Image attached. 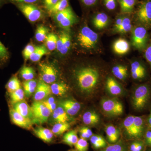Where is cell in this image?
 I'll return each instance as SVG.
<instances>
[{"label":"cell","instance_id":"1","mask_svg":"<svg viewBox=\"0 0 151 151\" xmlns=\"http://www.w3.org/2000/svg\"><path fill=\"white\" fill-rule=\"evenodd\" d=\"M73 77L80 92L87 97L96 96L100 91L102 74L100 68L94 65H87L76 68Z\"/></svg>","mask_w":151,"mask_h":151},{"label":"cell","instance_id":"2","mask_svg":"<svg viewBox=\"0 0 151 151\" xmlns=\"http://www.w3.org/2000/svg\"><path fill=\"white\" fill-rule=\"evenodd\" d=\"M146 116H129L122 123V130L124 138L127 140L143 139L147 129Z\"/></svg>","mask_w":151,"mask_h":151},{"label":"cell","instance_id":"3","mask_svg":"<svg viewBox=\"0 0 151 151\" xmlns=\"http://www.w3.org/2000/svg\"><path fill=\"white\" fill-rule=\"evenodd\" d=\"M132 108L137 112H142L151 102V85L149 83L138 84L132 90L131 97Z\"/></svg>","mask_w":151,"mask_h":151},{"label":"cell","instance_id":"4","mask_svg":"<svg viewBox=\"0 0 151 151\" xmlns=\"http://www.w3.org/2000/svg\"><path fill=\"white\" fill-rule=\"evenodd\" d=\"M100 105L103 113L109 116H119L124 113L123 104L116 97H104L100 100Z\"/></svg>","mask_w":151,"mask_h":151},{"label":"cell","instance_id":"5","mask_svg":"<svg viewBox=\"0 0 151 151\" xmlns=\"http://www.w3.org/2000/svg\"><path fill=\"white\" fill-rule=\"evenodd\" d=\"M77 41L80 46L86 50L95 48L98 42V34L88 26H84L78 32Z\"/></svg>","mask_w":151,"mask_h":151},{"label":"cell","instance_id":"6","mask_svg":"<svg viewBox=\"0 0 151 151\" xmlns=\"http://www.w3.org/2000/svg\"><path fill=\"white\" fill-rule=\"evenodd\" d=\"M148 34L145 27L139 26L133 29L132 35V45L139 50H145L147 45Z\"/></svg>","mask_w":151,"mask_h":151},{"label":"cell","instance_id":"7","mask_svg":"<svg viewBox=\"0 0 151 151\" xmlns=\"http://www.w3.org/2000/svg\"><path fill=\"white\" fill-rule=\"evenodd\" d=\"M33 124H42L48 121L51 114L42 101H35L31 106Z\"/></svg>","mask_w":151,"mask_h":151},{"label":"cell","instance_id":"8","mask_svg":"<svg viewBox=\"0 0 151 151\" xmlns=\"http://www.w3.org/2000/svg\"><path fill=\"white\" fill-rule=\"evenodd\" d=\"M16 6L29 22H35L43 17L41 9L33 4H18Z\"/></svg>","mask_w":151,"mask_h":151},{"label":"cell","instance_id":"9","mask_svg":"<svg viewBox=\"0 0 151 151\" xmlns=\"http://www.w3.org/2000/svg\"><path fill=\"white\" fill-rule=\"evenodd\" d=\"M137 18L143 26L151 27V0L141 4L137 12Z\"/></svg>","mask_w":151,"mask_h":151},{"label":"cell","instance_id":"10","mask_svg":"<svg viewBox=\"0 0 151 151\" xmlns=\"http://www.w3.org/2000/svg\"><path fill=\"white\" fill-rule=\"evenodd\" d=\"M40 79L48 84L56 81L58 77L57 70L53 65L46 63H40L39 65Z\"/></svg>","mask_w":151,"mask_h":151},{"label":"cell","instance_id":"11","mask_svg":"<svg viewBox=\"0 0 151 151\" xmlns=\"http://www.w3.org/2000/svg\"><path fill=\"white\" fill-rule=\"evenodd\" d=\"M105 84L106 91L111 96L116 97L124 95V90L123 86L112 76L107 77Z\"/></svg>","mask_w":151,"mask_h":151},{"label":"cell","instance_id":"12","mask_svg":"<svg viewBox=\"0 0 151 151\" xmlns=\"http://www.w3.org/2000/svg\"><path fill=\"white\" fill-rule=\"evenodd\" d=\"M131 73L132 78L135 81H142L147 77L145 66L139 60H134L131 63Z\"/></svg>","mask_w":151,"mask_h":151},{"label":"cell","instance_id":"13","mask_svg":"<svg viewBox=\"0 0 151 151\" xmlns=\"http://www.w3.org/2000/svg\"><path fill=\"white\" fill-rule=\"evenodd\" d=\"M52 94L51 88L49 84L40 79L34 95L35 101H42L49 97Z\"/></svg>","mask_w":151,"mask_h":151},{"label":"cell","instance_id":"14","mask_svg":"<svg viewBox=\"0 0 151 151\" xmlns=\"http://www.w3.org/2000/svg\"><path fill=\"white\" fill-rule=\"evenodd\" d=\"M59 105L71 117L77 115L81 108V104L76 100L71 98L61 100L60 102Z\"/></svg>","mask_w":151,"mask_h":151},{"label":"cell","instance_id":"15","mask_svg":"<svg viewBox=\"0 0 151 151\" xmlns=\"http://www.w3.org/2000/svg\"><path fill=\"white\" fill-rule=\"evenodd\" d=\"M9 113L11 121L15 125L27 130L32 127L33 123L31 120L22 116L13 109L10 110Z\"/></svg>","mask_w":151,"mask_h":151},{"label":"cell","instance_id":"16","mask_svg":"<svg viewBox=\"0 0 151 151\" xmlns=\"http://www.w3.org/2000/svg\"><path fill=\"white\" fill-rule=\"evenodd\" d=\"M82 122L87 127H95L100 122V115L94 110L85 112L82 116Z\"/></svg>","mask_w":151,"mask_h":151},{"label":"cell","instance_id":"17","mask_svg":"<svg viewBox=\"0 0 151 151\" xmlns=\"http://www.w3.org/2000/svg\"><path fill=\"white\" fill-rule=\"evenodd\" d=\"M13 109L22 116L33 122V116L31 107L25 101H21L14 104Z\"/></svg>","mask_w":151,"mask_h":151},{"label":"cell","instance_id":"18","mask_svg":"<svg viewBox=\"0 0 151 151\" xmlns=\"http://www.w3.org/2000/svg\"><path fill=\"white\" fill-rule=\"evenodd\" d=\"M52 119L55 123H69L73 121L72 117L68 115L59 105L52 113Z\"/></svg>","mask_w":151,"mask_h":151},{"label":"cell","instance_id":"19","mask_svg":"<svg viewBox=\"0 0 151 151\" xmlns=\"http://www.w3.org/2000/svg\"><path fill=\"white\" fill-rule=\"evenodd\" d=\"M105 132L107 140L110 144L116 143L120 139L121 131L112 124L106 126Z\"/></svg>","mask_w":151,"mask_h":151},{"label":"cell","instance_id":"20","mask_svg":"<svg viewBox=\"0 0 151 151\" xmlns=\"http://www.w3.org/2000/svg\"><path fill=\"white\" fill-rule=\"evenodd\" d=\"M113 49L116 54L119 55L126 54L129 51V43L124 39H118L113 43Z\"/></svg>","mask_w":151,"mask_h":151},{"label":"cell","instance_id":"21","mask_svg":"<svg viewBox=\"0 0 151 151\" xmlns=\"http://www.w3.org/2000/svg\"><path fill=\"white\" fill-rule=\"evenodd\" d=\"M34 133L37 138L46 143L51 142L53 135L51 130L42 127H37L33 130Z\"/></svg>","mask_w":151,"mask_h":151},{"label":"cell","instance_id":"22","mask_svg":"<svg viewBox=\"0 0 151 151\" xmlns=\"http://www.w3.org/2000/svg\"><path fill=\"white\" fill-rule=\"evenodd\" d=\"M108 22L109 17L104 13L97 14L93 19V24L94 27L99 29L105 28L108 25Z\"/></svg>","mask_w":151,"mask_h":151},{"label":"cell","instance_id":"23","mask_svg":"<svg viewBox=\"0 0 151 151\" xmlns=\"http://www.w3.org/2000/svg\"><path fill=\"white\" fill-rule=\"evenodd\" d=\"M52 94L58 96H62L65 95L68 92V86L64 82H55L50 85Z\"/></svg>","mask_w":151,"mask_h":151},{"label":"cell","instance_id":"24","mask_svg":"<svg viewBox=\"0 0 151 151\" xmlns=\"http://www.w3.org/2000/svg\"><path fill=\"white\" fill-rule=\"evenodd\" d=\"M98 151H128V144L123 139H120L116 142L110 144Z\"/></svg>","mask_w":151,"mask_h":151},{"label":"cell","instance_id":"25","mask_svg":"<svg viewBox=\"0 0 151 151\" xmlns=\"http://www.w3.org/2000/svg\"><path fill=\"white\" fill-rule=\"evenodd\" d=\"M113 75L119 80L124 81L128 76V69L127 66L121 64L113 66L112 69Z\"/></svg>","mask_w":151,"mask_h":151},{"label":"cell","instance_id":"26","mask_svg":"<svg viewBox=\"0 0 151 151\" xmlns=\"http://www.w3.org/2000/svg\"><path fill=\"white\" fill-rule=\"evenodd\" d=\"M89 140L92 147L95 150H101L108 145L107 141L101 135L93 134Z\"/></svg>","mask_w":151,"mask_h":151},{"label":"cell","instance_id":"27","mask_svg":"<svg viewBox=\"0 0 151 151\" xmlns=\"http://www.w3.org/2000/svg\"><path fill=\"white\" fill-rule=\"evenodd\" d=\"M48 53V50L45 45H41L35 47L34 51L30 57L29 59L32 62H37L42 58Z\"/></svg>","mask_w":151,"mask_h":151},{"label":"cell","instance_id":"28","mask_svg":"<svg viewBox=\"0 0 151 151\" xmlns=\"http://www.w3.org/2000/svg\"><path fill=\"white\" fill-rule=\"evenodd\" d=\"M78 139L76 131L72 130L65 134L63 137L62 141L64 144L70 147H72L75 146Z\"/></svg>","mask_w":151,"mask_h":151},{"label":"cell","instance_id":"29","mask_svg":"<svg viewBox=\"0 0 151 151\" xmlns=\"http://www.w3.org/2000/svg\"><path fill=\"white\" fill-rule=\"evenodd\" d=\"M128 145V151H145L147 147L143 139L129 141Z\"/></svg>","mask_w":151,"mask_h":151},{"label":"cell","instance_id":"30","mask_svg":"<svg viewBox=\"0 0 151 151\" xmlns=\"http://www.w3.org/2000/svg\"><path fill=\"white\" fill-rule=\"evenodd\" d=\"M38 82L35 79L25 81L23 83L24 91L25 96L29 97L34 94L37 86Z\"/></svg>","mask_w":151,"mask_h":151},{"label":"cell","instance_id":"31","mask_svg":"<svg viewBox=\"0 0 151 151\" xmlns=\"http://www.w3.org/2000/svg\"><path fill=\"white\" fill-rule=\"evenodd\" d=\"M77 20V18L74 14H73L60 21L58 24L60 27L68 31L70 29V27L76 22Z\"/></svg>","mask_w":151,"mask_h":151},{"label":"cell","instance_id":"32","mask_svg":"<svg viewBox=\"0 0 151 151\" xmlns=\"http://www.w3.org/2000/svg\"><path fill=\"white\" fill-rule=\"evenodd\" d=\"M58 36L53 33H50L45 38V46L50 51H53L56 49Z\"/></svg>","mask_w":151,"mask_h":151},{"label":"cell","instance_id":"33","mask_svg":"<svg viewBox=\"0 0 151 151\" xmlns=\"http://www.w3.org/2000/svg\"><path fill=\"white\" fill-rule=\"evenodd\" d=\"M68 6L69 0H59L52 8L49 10L48 12L50 14L53 16L59 12L64 10Z\"/></svg>","mask_w":151,"mask_h":151},{"label":"cell","instance_id":"34","mask_svg":"<svg viewBox=\"0 0 151 151\" xmlns=\"http://www.w3.org/2000/svg\"><path fill=\"white\" fill-rule=\"evenodd\" d=\"M70 128L69 123H55L52 127L51 131L54 134L59 136L67 132Z\"/></svg>","mask_w":151,"mask_h":151},{"label":"cell","instance_id":"35","mask_svg":"<svg viewBox=\"0 0 151 151\" xmlns=\"http://www.w3.org/2000/svg\"><path fill=\"white\" fill-rule=\"evenodd\" d=\"M49 34V29L47 27L42 25L37 27L35 34L36 40L39 42L45 41L46 37Z\"/></svg>","mask_w":151,"mask_h":151},{"label":"cell","instance_id":"36","mask_svg":"<svg viewBox=\"0 0 151 151\" xmlns=\"http://www.w3.org/2000/svg\"><path fill=\"white\" fill-rule=\"evenodd\" d=\"M119 2L122 12L127 13L133 11L136 0H119Z\"/></svg>","mask_w":151,"mask_h":151},{"label":"cell","instance_id":"37","mask_svg":"<svg viewBox=\"0 0 151 151\" xmlns=\"http://www.w3.org/2000/svg\"><path fill=\"white\" fill-rule=\"evenodd\" d=\"M20 74L22 78L25 81H29L34 79L35 76V72L32 67L26 66H24L21 69Z\"/></svg>","mask_w":151,"mask_h":151},{"label":"cell","instance_id":"38","mask_svg":"<svg viewBox=\"0 0 151 151\" xmlns=\"http://www.w3.org/2000/svg\"><path fill=\"white\" fill-rule=\"evenodd\" d=\"M10 99L13 105L24 100L25 94L24 91L21 88L9 93Z\"/></svg>","mask_w":151,"mask_h":151},{"label":"cell","instance_id":"39","mask_svg":"<svg viewBox=\"0 0 151 151\" xmlns=\"http://www.w3.org/2000/svg\"><path fill=\"white\" fill-rule=\"evenodd\" d=\"M21 88L20 82L16 76H12L6 85V89L9 93L14 92Z\"/></svg>","mask_w":151,"mask_h":151},{"label":"cell","instance_id":"40","mask_svg":"<svg viewBox=\"0 0 151 151\" xmlns=\"http://www.w3.org/2000/svg\"><path fill=\"white\" fill-rule=\"evenodd\" d=\"M132 25L131 19L128 17H123L122 24L120 28L116 32L120 34H126L132 30Z\"/></svg>","mask_w":151,"mask_h":151},{"label":"cell","instance_id":"41","mask_svg":"<svg viewBox=\"0 0 151 151\" xmlns=\"http://www.w3.org/2000/svg\"><path fill=\"white\" fill-rule=\"evenodd\" d=\"M73 14H74V13L73 12L72 9L69 6L64 10L59 12L55 14L53 16L55 20L57 23H58L63 19Z\"/></svg>","mask_w":151,"mask_h":151},{"label":"cell","instance_id":"42","mask_svg":"<svg viewBox=\"0 0 151 151\" xmlns=\"http://www.w3.org/2000/svg\"><path fill=\"white\" fill-rule=\"evenodd\" d=\"M71 45V36L69 33L65 31V40L61 51L60 53L62 55L67 54L70 50Z\"/></svg>","mask_w":151,"mask_h":151},{"label":"cell","instance_id":"43","mask_svg":"<svg viewBox=\"0 0 151 151\" xmlns=\"http://www.w3.org/2000/svg\"><path fill=\"white\" fill-rule=\"evenodd\" d=\"M9 57L8 50L0 41V65L5 63L9 59Z\"/></svg>","mask_w":151,"mask_h":151},{"label":"cell","instance_id":"44","mask_svg":"<svg viewBox=\"0 0 151 151\" xmlns=\"http://www.w3.org/2000/svg\"><path fill=\"white\" fill-rule=\"evenodd\" d=\"M89 143L87 140L82 138L78 139V142L74 146L75 150L77 151H88L89 149Z\"/></svg>","mask_w":151,"mask_h":151},{"label":"cell","instance_id":"45","mask_svg":"<svg viewBox=\"0 0 151 151\" xmlns=\"http://www.w3.org/2000/svg\"><path fill=\"white\" fill-rule=\"evenodd\" d=\"M47 108L52 113L57 108L56 101L54 97H49L42 101Z\"/></svg>","mask_w":151,"mask_h":151},{"label":"cell","instance_id":"46","mask_svg":"<svg viewBox=\"0 0 151 151\" xmlns=\"http://www.w3.org/2000/svg\"><path fill=\"white\" fill-rule=\"evenodd\" d=\"M79 134L80 138L86 139L89 140L93 135L91 129L88 127H81L79 129Z\"/></svg>","mask_w":151,"mask_h":151},{"label":"cell","instance_id":"47","mask_svg":"<svg viewBox=\"0 0 151 151\" xmlns=\"http://www.w3.org/2000/svg\"><path fill=\"white\" fill-rule=\"evenodd\" d=\"M35 46L31 44H28L23 51V55L25 60L29 59L30 57L34 51Z\"/></svg>","mask_w":151,"mask_h":151},{"label":"cell","instance_id":"48","mask_svg":"<svg viewBox=\"0 0 151 151\" xmlns=\"http://www.w3.org/2000/svg\"><path fill=\"white\" fill-rule=\"evenodd\" d=\"M65 31L62 32L60 33V35L58 36L57 43L56 49L58 51L60 52L63 48L64 40H65Z\"/></svg>","mask_w":151,"mask_h":151},{"label":"cell","instance_id":"49","mask_svg":"<svg viewBox=\"0 0 151 151\" xmlns=\"http://www.w3.org/2000/svg\"><path fill=\"white\" fill-rule=\"evenodd\" d=\"M143 140L147 147L151 148V129H147L144 134Z\"/></svg>","mask_w":151,"mask_h":151},{"label":"cell","instance_id":"50","mask_svg":"<svg viewBox=\"0 0 151 151\" xmlns=\"http://www.w3.org/2000/svg\"><path fill=\"white\" fill-rule=\"evenodd\" d=\"M145 57L149 63L151 70V43L147 45L145 50Z\"/></svg>","mask_w":151,"mask_h":151},{"label":"cell","instance_id":"51","mask_svg":"<svg viewBox=\"0 0 151 151\" xmlns=\"http://www.w3.org/2000/svg\"><path fill=\"white\" fill-rule=\"evenodd\" d=\"M58 1L59 0H42L44 7L48 11L52 8Z\"/></svg>","mask_w":151,"mask_h":151},{"label":"cell","instance_id":"52","mask_svg":"<svg viewBox=\"0 0 151 151\" xmlns=\"http://www.w3.org/2000/svg\"><path fill=\"white\" fill-rule=\"evenodd\" d=\"M104 4L109 10H113L116 6V0H104Z\"/></svg>","mask_w":151,"mask_h":151},{"label":"cell","instance_id":"53","mask_svg":"<svg viewBox=\"0 0 151 151\" xmlns=\"http://www.w3.org/2000/svg\"><path fill=\"white\" fill-rule=\"evenodd\" d=\"M9 2L15 4H33L37 2L39 0H8Z\"/></svg>","mask_w":151,"mask_h":151},{"label":"cell","instance_id":"54","mask_svg":"<svg viewBox=\"0 0 151 151\" xmlns=\"http://www.w3.org/2000/svg\"><path fill=\"white\" fill-rule=\"evenodd\" d=\"M123 17H119L116 19L115 24L114 25L113 30L116 32L117 30L120 28L121 25L122 24V21H123Z\"/></svg>","mask_w":151,"mask_h":151},{"label":"cell","instance_id":"55","mask_svg":"<svg viewBox=\"0 0 151 151\" xmlns=\"http://www.w3.org/2000/svg\"><path fill=\"white\" fill-rule=\"evenodd\" d=\"M82 3L87 6H92L95 5L98 0H81Z\"/></svg>","mask_w":151,"mask_h":151},{"label":"cell","instance_id":"56","mask_svg":"<svg viewBox=\"0 0 151 151\" xmlns=\"http://www.w3.org/2000/svg\"><path fill=\"white\" fill-rule=\"evenodd\" d=\"M147 129H151V109L150 115L147 117Z\"/></svg>","mask_w":151,"mask_h":151},{"label":"cell","instance_id":"57","mask_svg":"<svg viewBox=\"0 0 151 151\" xmlns=\"http://www.w3.org/2000/svg\"><path fill=\"white\" fill-rule=\"evenodd\" d=\"M5 0H0V6H1L2 4L4 3Z\"/></svg>","mask_w":151,"mask_h":151},{"label":"cell","instance_id":"58","mask_svg":"<svg viewBox=\"0 0 151 151\" xmlns=\"http://www.w3.org/2000/svg\"><path fill=\"white\" fill-rule=\"evenodd\" d=\"M145 151H151V148L147 147L146 150Z\"/></svg>","mask_w":151,"mask_h":151},{"label":"cell","instance_id":"59","mask_svg":"<svg viewBox=\"0 0 151 151\" xmlns=\"http://www.w3.org/2000/svg\"><path fill=\"white\" fill-rule=\"evenodd\" d=\"M68 151H77V150H69Z\"/></svg>","mask_w":151,"mask_h":151}]
</instances>
